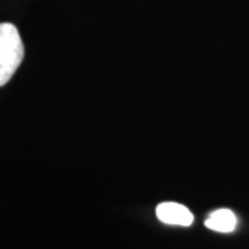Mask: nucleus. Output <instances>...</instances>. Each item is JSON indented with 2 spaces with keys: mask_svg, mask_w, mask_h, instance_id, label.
Returning <instances> with one entry per match:
<instances>
[{
  "mask_svg": "<svg viewBox=\"0 0 249 249\" xmlns=\"http://www.w3.org/2000/svg\"><path fill=\"white\" fill-rule=\"evenodd\" d=\"M24 60V45L16 25L0 22V86H4Z\"/></svg>",
  "mask_w": 249,
  "mask_h": 249,
  "instance_id": "nucleus-1",
  "label": "nucleus"
},
{
  "mask_svg": "<svg viewBox=\"0 0 249 249\" xmlns=\"http://www.w3.org/2000/svg\"><path fill=\"white\" fill-rule=\"evenodd\" d=\"M157 217L160 222L170 226L188 227L194 222V216L184 205L178 202H162L157 206Z\"/></svg>",
  "mask_w": 249,
  "mask_h": 249,
  "instance_id": "nucleus-2",
  "label": "nucleus"
},
{
  "mask_svg": "<svg viewBox=\"0 0 249 249\" xmlns=\"http://www.w3.org/2000/svg\"><path fill=\"white\" fill-rule=\"evenodd\" d=\"M205 226L217 232H231L237 227V216L230 209H219L209 214Z\"/></svg>",
  "mask_w": 249,
  "mask_h": 249,
  "instance_id": "nucleus-3",
  "label": "nucleus"
}]
</instances>
